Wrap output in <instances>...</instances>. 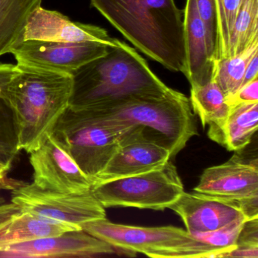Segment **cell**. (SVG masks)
<instances>
[{
	"mask_svg": "<svg viewBox=\"0 0 258 258\" xmlns=\"http://www.w3.org/2000/svg\"><path fill=\"white\" fill-rule=\"evenodd\" d=\"M69 106L105 109L130 101L159 98L170 88L132 47L116 39L108 52L72 74Z\"/></svg>",
	"mask_w": 258,
	"mask_h": 258,
	"instance_id": "6da1fadb",
	"label": "cell"
},
{
	"mask_svg": "<svg viewBox=\"0 0 258 258\" xmlns=\"http://www.w3.org/2000/svg\"><path fill=\"white\" fill-rule=\"evenodd\" d=\"M90 4L139 51L184 75L183 11L175 0H90Z\"/></svg>",
	"mask_w": 258,
	"mask_h": 258,
	"instance_id": "7a4b0ae2",
	"label": "cell"
},
{
	"mask_svg": "<svg viewBox=\"0 0 258 258\" xmlns=\"http://www.w3.org/2000/svg\"><path fill=\"white\" fill-rule=\"evenodd\" d=\"M3 90L13 111L19 151L31 153L48 136L70 104L72 75L18 64Z\"/></svg>",
	"mask_w": 258,
	"mask_h": 258,
	"instance_id": "3957f363",
	"label": "cell"
},
{
	"mask_svg": "<svg viewBox=\"0 0 258 258\" xmlns=\"http://www.w3.org/2000/svg\"><path fill=\"white\" fill-rule=\"evenodd\" d=\"M118 130L123 142L142 137L169 150L173 159L199 135L189 99L170 89L153 99L130 101L105 109H91Z\"/></svg>",
	"mask_w": 258,
	"mask_h": 258,
	"instance_id": "277c9868",
	"label": "cell"
},
{
	"mask_svg": "<svg viewBox=\"0 0 258 258\" xmlns=\"http://www.w3.org/2000/svg\"><path fill=\"white\" fill-rule=\"evenodd\" d=\"M82 229L116 249L150 257H217L226 252L195 238L186 229L172 226H129L104 218L84 223Z\"/></svg>",
	"mask_w": 258,
	"mask_h": 258,
	"instance_id": "5b68a950",
	"label": "cell"
},
{
	"mask_svg": "<svg viewBox=\"0 0 258 258\" xmlns=\"http://www.w3.org/2000/svg\"><path fill=\"white\" fill-rule=\"evenodd\" d=\"M63 145L93 185L123 141L122 134L96 111L70 106L54 126Z\"/></svg>",
	"mask_w": 258,
	"mask_h": 258,
	"instance_id": "8992f818",
	"label": "cell"
},
{
	"mask_svg": "<svg viewBox=\"0 0 258 258\" xmlns=\"http://www.w3.org/2000/svg\"><path fill=\"white\" fill-rule=\"evenodd\" d=\"M91 191L105 208L134 207L163 211L180 197L184 187L170 160L159 168L107 181L92 187Z\"/></svg>",
	"mask_w": 258,
	"mask_h": 258,
	"instance_id": "52a82bcc",
	"label": "cell"
},
{
	"mask_svg": "<svg viewBox=\"0 0 258 258\" xmlns=\"http://www.w3.org/2000/svg\"><path fill=\"white\" fill-rule=\"evenodd\" d=\"M11 202L21 212L75 230L82 229L87 222L106 218L105 208L91 190L84 193L58 192L42 189L34 183L25 184L13 190Z\"/></svg>",
	"mask_w": 258,
	"mask_h": 258,
	"instance_id": "ba28073f",
	"label": "cell"
},
{
	"mask_svg": "<svg viewBox=\"0 0 258 258\" xmlns=\"http://www.w3.org/2000/svg\"><path fill=\"white\" fill-rule=\"evenodd\" d=\"M112 44L29 40L18 43L10 53L20 66L72 75L81 66L105 55Z\"/></svg>",
	"mask_w": 258,
	"mask_h": 258,
	"instance_id": "9c48e42d",
	"label": "cell"
},
{
	"mask_svg": "<svg viewBox=\"0 0 258 258\" xmlns=\"http://www.w3.org/2000/svg\"><path fill=\"white\" fill-rule=\"evenodd\" d=\"M30 154V163L34 170L33 183L39 188L64 193H84L91 190V181L52 134Z\"/></svg>",
	"mask_w": 258,
	"mask_h": 258,
	"instance_id": "30bf717a",
	"label": "cell"
},
{
	"mask_svg": "<svg viewBox=\"0 0 258 258\" xmlns=\"http://www.w3.org/2000/svg\"><path fill=\"white\" fill-rule=\"evenodd\" d=\"M194 191L226 201L241 211L244 201L258 198L257 160L247 162L234 155L223 164L208 167Z\"/></svg>",
	"mask_w": 258,
	"mask_h": 258,
	"instance_id": "8fae6325",
	"label": "cell"
},
{
	"mask_svg": "<svg viewBox=\"0 0 258 258\" xmlns=\"http://www.w3.org/2000/svg\"><path fill=\"white\" fill-rule=\"evenodd\" d=\"M117 249L83 229L18 243L0 250V257H90L113 254Z\"/></svg>",
	"mask_w": 258,
	"mask_h": 258,
	"instance_id": "7c38bea8",
	"label": "cell"
},
{
	"mask_svg": "<svg viewBox=\"0 0 258 258\" xmlns=\"http://www.w3.org/2000/svg\"><path fill=\"white\" fill-rule=\"evenodd\" d=\"M29 40L67 43L99 42L112 44L116 39L111 38L103 28L72 22L58 12L40 7L33 12L25 27L22 41Z\"/></svg>",
	"mask_w": 258,
	"mask_h": 258,
	"instance_id": "4fadbf2b",
	"label": "cell"
},
{
	"mask_svg": "<svg viewBox=\"0 0 258 258\" xmlns=\"http://www.w3.org/2000/svg\"><path fill=\"white\" fill-rule=\"evenodd\" d=\"M168 208L182 218L187 232L191 235L211 232L233 222L247 220L235 205L196 191H184Z\"/></svg>",
	"mask_w": 258,
	"mask_h": 258,
	"instance_id": "5bb4252c",
	"label": "cell"
},
{
	"mask_svg": "<svg viewBox=\"0 0 258 258\" xmlns=\"http://www.w3.org/2000/svg\"><path fill=\"white\" fill-rule=\"evenodd\" d=\"M170 160V152L165 148L142 137L132 139L121 143L93 186L155 170Z\"/></svg>",
	"mask_w": 258,
	"mask_h": 258,
	"instance_id": "9a60e30c",
	"label": "cell"
},
{
	"mask_svg": "<svg viewBox=\"0 0 258 258\" xmlns=\"http://www.w3.org/2000/svg\"><path fill=\"white\" fill-rule=\"evenodd\" d=\"M185 72L191 87L202 86L213 79L214 61L208 51L203 22L196 0H187L183 10Z\"/></svg>",
	"mask_w": 258,
	"mask_h": 258,
	"instance_id": "2e32d148",
	"label": "cell"
},
{
	"mask_svg": "<svg viewBox=\"0 0 258 258\" xmlns=\"http://www.w3.org/2000/svg\"><path fill=\"white\" fill-rule=\"evenodd\" d=\"M257 126L258 102L237 104L231 106L223 125L208 135L227 150L240 152L250 143Z\"/></svg>",
	"mask_w": 258,
	"mask_h": 258,
	"instance_id": "e0dca14e",
	"label": "cell"
},
{
	"mask_svg": "<svg viewBox=\"0 0 258 258\" xmlns=\"http://www.w3.org/2000/svg\"><path fill=\"white\" fill-rule=\"evenodd\" d=\"M43 0H0V56L10 53L22 36L30 16Z\"/></svg>",
	"mask_w": 258,
	"mask_h": 258,
	"instance_id": "ac0fdd59",
	"label": "cell"
},
{
	"mask_svg": "<svg viewBox=\"0 0 258 258\" xmlns=\"http://www.w3.org/2000/svg\"><path fill=\"white\" fill-rule=\"evenodd\" d=\"M189 101L193 112L198 114L203 127L209 125L208 132L220 128L231 109L224 93L214 81L191 87Z\"/></svg>",
	"mask_w": 258,
	"mask_h": 258,
	"instance_id": "d6986e66",
	"label": "cell"
},
{
	"mask_svg": "<svg viewBox=\"0 0 258 258\" xmlns=\"http://www.w3.org/2000/svg\"><path fill=\"white\" fill-rule=\"evenodd\" d=\"M75 230L64 225L48 223L31 214L19 212L0 229V250L18 243L59 235Z\"/></svg>",
	"mask_w": 258,
	"mask_h": 258,
	"instance_id": "ffe728a7",
	"label": "cell"
},
{
	"mask_svg": "<svg viewBox=\"0 0 258 258\" xmlns=\"http://www.w3.org/2000/svg\"><path fill=\"white\" fill-rule=\"evenodd\" d=\"M257 52L258 42H256L239 54L214 61L212 81L223 90L226 99L241 88L247 64Z\"/></svg>",
	"mask_w": 258,
	"mask_h": 258,
	"instance_id": "44dd1931",
	"label": "cell"
},
{
	"mask_svg": "<svg viewBox=\"0 0 258 258\" xmlns=\"http://www.w3.org/2000/svg\"><path fill=\"white\" fill-rule=\"evenodd\" d=\"M17 72V64H0V152L14 158L19 152L16 123L3 90Z\"/></svg>",
	"mask_w": 258,
	"mask_h": 258,
	"instance_id": "7402d4cb",
	"label": "cell"
},
{
	"mask_svg": "<svg viewBox=\"0 0 258 258\" xmlns=\"http://www.w3.org/2000/svg\"><path fill=\"white\" fill-rule=\"evenodd\" d=\"M258 42V0H243L235 19L231 40L230 56Z\"/></svg>",
	"mask_w": 258,
	"mask_h": 258,
	"instance_id": "603a6c76",
	"label": "cell"
},
{
	"mask_svg": "<svg viewBox=\"0 0 258 258\" xmlns=\"http://www.w3.org/2000/svg\"><path fill=\"white\" fill-rule=\"evenodd\" d=\"M217 37L214 61L230 56L234 25L243 0H215Z\"/></svg>",
	"mask_w": 258,
	"mask_h": 258,
	"instance_id": "cb8c5ba5",
	"label": "cell"
},
{
	"mask_svg": "<svg viewBox=\"0 0 258 258\" xmlns=\"http://www.w3.org/2000/svg\"><path fill=\"white\" fill-rule=\"evenodd\" d=\"M217 257L258 258V218L245 220L235 248Z\"/></svg>",
	"mask_w": 258,
	"mask_h": 258,
	"instance_id": "d4e9b609",
	"label": "cell"
},
{
	"mask_svg": "<svg viewBox=\"0 0 258 258\" xmlns=\"http://www.w3.org/2000/svg\"><path fill=\"white\" fill-rule=\"evenodd\" d=\"M245 220L233 222L211 232L192 234L195 238L214 247L223 249L226 252L235 248L237 238Z\"/></svg>",
	"mask_w": 258,
	"mask_h": 258,
	"instance_id": "484cf974",
	"label": "cell"
},
{
	"mask_svg": "<svg viewBox=\"0 0 258 258\" xmlns=\"http://www.w3.org/2000/svg\"><path fill=\"white\" fill-rule=\"evenodd\" d=\"M196 2L199 16L205 27L208 51L214 61L217 37L215 0H196Z\"/></svg>",
	"mask_w": 258,
	"mask_h": 258,
	"instance_id": "4316f807",
	"label": "cell"
},
{
	"mask_svg": "<svg viewBox=\"0 0 258 258\" xmlns=\"http://www.w3.org/2000/svg\"><path fill=\"white\" fill-rule=\"evenodd\" d=\"M227 102L231 106L237 104L258 102V78L242 86L233 96L227 99Z\"/></svg>",
	"mask_w": 258,
	"mask_h": 258,
	"instance_id": "83f0119b",
	"label": "cell"
},
{
	"mask_svg": "<svg viewBox=\"0 0 258 258\" xmlns=\"http://www.w3.org/2000/svg\"><path fill=\"white\" fill-rule=\"evenodd\" d=\"M258 74V52H256L252 56L246 68L244 73V79H243L242 86L251 82L253 80L256 79Z\"/></svg>",
	"mask_w": 258,
	"mask_h": 258,
	"instance_id": "f1b7e54d",
	"label": "cell"
},
{
	"mask_svg": "<svg viewBox=\"0 0 258 258\" xmlns=\"http://www.w3.org/2000/svg\"><path fill=\"white\" fill-rule=\"evenodd\" d=\"M15 158L10 155H7V154L4 153V152H0V163L6 164V165L9 166L11 167L13 161H14Z\"/></svg>",
	"mask_w": 258,
	"mask_h": 258,
	"instance_id": "f546056e",
	"label": "cell"
},
{
	"mask_svg": "<svg viewBox=\"0 0 258 258\" xmlns=\"http://www.w3.org/2000/svg\"><path fill=\"white\" fill-rule=\"evenodd\" d=\"M10 169V167H9V166L0 163V184L4 182V179L7 176V172Z\"/></svg>",
	"mask_w": 258,
	"mask_h": 258,
	"instance_id": "4dcf8cb0",
	"label": "cell"
}]
</instances>
